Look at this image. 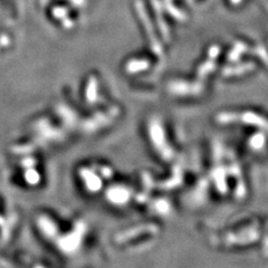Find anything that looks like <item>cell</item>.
I'll use <instances>...</instances> for the list:
<instances>
[{
  "label": "cell",
  "mask_w": 268,
  "mask_h": 268,
  "mask_svg": "<svg viewBox=\"0 0 268 268\" xmlns=\"http://www.w3.org/2000/svg\"><path fill=\"white\" fill-rule=\"evenodd\" d=\"M148 138L153 150L164 162H172L176 158V151L168 138L164 124L158 116L149 118L147 126Z\"/></svg>",
  "instance_id": "1"
},
{
  "label": "cell",
  "mask_w": 268,
  "mask_h": 268,
  "mask_svg": "<svg viewBox=\"0 0 268 268\" xmlns=\"http://www.w3.org/2000/svg\"><path fill=\"white\" fill-rule=\"evenodd\" d=\"M215 121L218 124H221V126L240 123L246 127H253L257 130H266L267 128L266 117L254 111H221L216 114Z\"/></svg>",
  "instance_id": "2"
},
{
  "label": "cell",
  "mask_w": 268,
  "mask_h": 268,
  "mask_svg": "<svg viewBox=\"0 0 268 268\" xmlns=\"http://www.w3.org/2000/svg\"><path fill=\"white\" fill-rule=\"evenodd\" d=\"M260 239V227L258 222L248 223L236 230L222 235L220 244L225 247H242L252 245Z\"/></svg>",
  "instance_id": "3"
},
{
  "label": "cell",
  "mask_w": 268,
  "mask_h": 268,
  "mask_svg": "<svg viewBox=\"0 0 268 268\" xmlns=\"http://www.w3.org/2000/svg\"><path fill=\"white\" fill-rule=\"evenodd\" d=\"M86 232L87 225L84 221L79 220L75 222V225H74L71 232L59 235L56 238L57 248L64 255H66V256H71V255L76 254L83 245Z\"/></svg>",
  "instance_id": "4"
},
{
  "label": "cell",
  "mask_w": 268,
  "mask_h": 268,
  "mask_svg": "<svg viewBox=\"0 0 268 268\" xmlns=\"http://www.w3.org/2000/svg\"><path fill=\"white\" fill-rule=\"evenodd\" d=\"M118 115V108L112 107L107 111H97L96 113L91 115L85 120L78 123V127L85 133H95L111 126Z\"/></svg>",
  "instance_id": "5"
},
{
  "label": "cell",
  "mask_w": 268,
  "mask_h": 268,
  "mask_svg": "<svg viewBox=\"0 0 268 268\" xmlns=\"http://www.w3.org/2000/svg\"><path fill=\"white\" fill-rule=\"evenodd\" d=\"M205 90L204 80L200 79H173L167 85V91L176 97H198L202 95Z\"/></svg>",
  "instance_id": "6"
},
{
  "label": "cell",
  "mask_w": 268,
  "mask_h": 268,
  "mask_svg": "<svg viewBox=\"0 0 268 268\" xmlns=\"http://www.w3.org/2000/svg\"><path fill=\"white\" fill-rule=\"evenodd\" d=\"M159 232H160V227L157 225V223L154 222L141 223V225L132 226L128 229L122 230L120 233H117L114 236V241L117 245H123L138 239L140 237L158 235Z\"/></svg>",
  "instance_id": "7"
},
{
  "label": "cell",
  "mask_w": 268,
  "mask_h": 268,
  "mask_svg": "<svg viewBox=\"0 0 268 268\" xmlns=\"http://www.w3.org/2000/svg\"><path fill=\"white\" fill-rule=\"evenodd\" d=\"M223 160H225V158L221 160H214V166L210 171V181L213 182L216 191L221 196L227 195L229 191V174L226 162Z\"/></svg>",
  "instance_id": "8"
},
{
  "label": "cell",
  "mask_w": 268,
  "mask_h": 268,
  "mask_svg": "<svg viewBox=\"0 0 268 268\" xmlns=\"http://www.w3.org/2000/svg\"><path fill=\"white\" fill-rule=\"evenodd\" d=\"M77 176L79 178V181L82 182L84 189L89 193L96 195V193L103 190L104 180L93 167H80L77 170Z\"/></svg>",
  "instance_id": "9"
},
{
  "label": "cell",
  "mask_w": 268,
  "mask_h": 268,
  "mask_svg": "<svg viewBox=\"0 0 268 268\" xmlns=\"http://www.w3.org/2000/svg\"><path fill=\"white\" fill-rule=\"evenodd\" d=\"M134 196V191L129 185L114 183L105 190V200L115 207H123L128 204Z\"/></svg>",
  "instance_id": "10"
},
{
  "label": "cell",
  "mask_w": 268,
  "mask_h": 268,
  "mask_svg": "<svg viewBox=\"0 0 268 268\" xmlns=\"http://www.w3.org/2000/svg\"><path fill=\"white\" fill-rule=\"evenodd\" d=\"M256 65L252 61H245V63H239L238 60L233 61L232 64H229L222 68V76L225 77H237V76H242L246 75L248 73H252Z\"/></svg>",
  "instance_id": "11"
},
{
  "label": "cell",
  "mask_w": 268,
  "mask_h": 268,
  "mask_svg": "<svg viewBox=\"0 0 268 268\" xmlns=\"http://www.w3.org/2000/svg\"><path fill=\"white\" fill-rule=\"evenodd\" d=\"M38 227L40 229V232L43 235L46 237L47 239L51 240H56V238L60 235L59 226L57 225L53 218L49 216H42L38 219Z\"/></svg>",
  "instance_id": "12"
},
{
  "label": "cell",
  "mask_w": 268,
  "mask_h": 268,
  "mask_svg": "<svg viewBox=\"0 0 268 268\" xmlns=\"http://www.w3.org/2000/svg\"><path fill=\"white\" fill-rule=\"evenodd\" d=\"M57 115L63 122V127L66 129H74L78 127L79 118L76 112L66 104H60L57 107Z\"/></svg>",
  "instance_id": "13"
},
{
  "label": "cell",
  "mask_w": 268,
  "mask_h": 268,
  "mask_svg": "<svg viewBox=\"0 0 268 268\" xmlns=\"http://www.w3.org/2000/svg\"><path fill=\"white\" fill-rule=\"evenodd\" d=\"M84 96L89 105H96L99 102V79L96 75H91L87 78Z\"/></svg>",
  "instance_id": "14"
},
{
  "label": "cell",
  "mask_w": 268,
  "mask_h": 268,
  "mask_svg": "<svg viewBox=\"0 0 268 268\" xmlns=\"http://www.w3.org/2000/svg\"><path fill=\"white\" fill-rule=\"evenodd\" d=\"M151 61L148 58H131L124 64V73L128 75H136L150 70Z\"/></svg>",
  "instance_id": "15"
},
{
  "label": "cell",
  "mask_w": 268,
  "mask_h": 268,
  "mask_svg": "<svg viewBox=\"0 0 268 268\" xmlns=\"http://www.w3.org/2000/svg\"><path fill=\"white\" fill-rule=\"evenodd\" d=\"M183 181V174H182V169L181 168H174L172 176L167 178L163 181H161L160 183H155L157 187H161L160 189H164V190H170L174 189L176 187H179Z\"/></svg>",
  "instance_id": "16"
},
{
  "label": "cell",
  "mask_w": 268,
  "mask_h": 268,
  "mask_svg": "<svg viewBox=\"0 0 268 268\" xmlns=\"http://www.w3.org/2000/svg\"><path fill=\"white\" fill-rule=\"evenodd\" d=\"M266 130H257L248 138L247 146L255 152H260L266 146Z\"/></svg>",
  "instance_id": "17"
},
{
  "label": "cell",
  "mask_w": 268,
  "mask_h": 268,
  "mask_svg": "<svg viewBox=\"0 0 268 268\" xmlns=\"http://www.w3.org/2000/svg\"><path fill=\"white\" fill-rule=\"evenodd\" d=\"M217 67H218V65H217L216 59L208 58L207 60L202 61V63L199 64L197 67V71H196L197 79L205 80V78L209 77L211 74L216 72Z\"/></svg>",
  "instance_id": "18"
},
{
  "label": "cell",
  "mask_w": 268,
  "mask_h": 268,
  "mask_svg": "<svg viewBox=\"0 0 268 268\" xmlns=\"http://www.w3.org/2000/svg\"><path fill=\"white\" fill-rule=\"evenodd\" d=\"M149 207H150L151 213L159 216H168L171 213V203L169 200L164 198L154 199V200H149Z\"/></svg>",
  "instance_id": "19"
},
{
  "label": "cell",
  "mask_w": 268,
  "mask_h": 268,
  "mask_svg": "<svg viewBox=\"0 0 268 268\" xmlns=\"http://www.w3.org/2000/svg\"><path fill=\"white\" fill-rule=\"evenodd\" d=\"M92 167L94 168L96 172L99 174V176H101V178L103 180H110L111 178H113V176H114L113 169H112V168L109 167L108 164L96 163V164H93Z\"/></svg>",
  "instance_id": "20"
},
{
  "label": "cell",
  "mask_w": 268,
  "mask_h": 268,
  "mask_svg": "<svg viewBox=\"0 0 268 268\" xmlns=\"http://www.w3.org/2000/svg\"><path fill=\"white\" fill-rule=\"evenodd\" d=\"M220 54V49L218 47H213L211 49H209L208 52V58H213V59H217L218 56Z\"/></svg>",
  "instance_id": "21"
}]
</instances>
